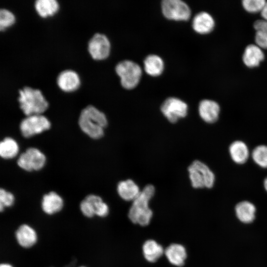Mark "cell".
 Returning <instances> with one entry per match:
<instances>
[{
    "instance_id": "1",
    "label": "cell",
    "mask_w": 267,
    "mask_h": 267,
    "mask_svg": "<svg viewBox=\"0 0 267 267\" xmlns=\"http://www.w3.org/2000/svg\"><path fill=\"white\" fill-rule=\"evenodd\" d=\"M78 124L81 130L90 138L98 139L104 135L108 121L104 113L89 105L81 111Z\"/></svg>"
},
{
    "instance_id": "2",
    "label": "cell",
    "mask_w": 267,
    "mask_h": 267,
    "mask_svg": "<svg viewBox=\"0 0 267 267\" xmlns=\"http://www.w3.org/2000/svg\"><path fill=\"white\" fill-rule=\"evenodd\" d=\"M155 191L153 185L147 184L133 201L128 213V217L132 222L141 226L149 224L153 216L149 202L154 196Z\"/></svg>"
},
{
    "instance_id": "3",
    "label": "cell",
    "mask_w": 267,
    "mask_h": 267,
    "mask_svg": "<svg viewBox=\"0 0 267 267\" xmlns=\"http://www.w3.org/2000/svg\"><path fill=\"white\" fill-rule=\"evenodd\" d=\"M17 100L20 109L26 116L43 114L48 107V103L41 91L29 86L18 90Z\"/></svg>"
},
{
    "instance_id": "4",
    "label": "cell",
    "mask_w": 267,
    "mask_h": 267,
    "mask_svg": "<svg viewBox=\"0 0 267 267\" xmlns=\"http://www.w3.org/2000/svg\"><path fill=\"white\" fill-rule=\"evenodd\" d=\"M188 172L191 185L195 188H212L215 176L209 167L203 162L194 161L188 167Z\"/></svg>"
},
{
    "instance_id": "5",
    "label": "cell",
    "mask_w": 267,
    "mask_h": 267,
    "mask_svg": "<svg viewBox=\"0 0 267 267\" xmlns=\"http://www.w3.org/2000/svg\"><path fill=\"white\" fill-rule=\"evenodd\" d=\"M115 71L120 78L121 85L127 89L135 88L142 75L140 67L137 63L128 60L118 63L116 66Z\"/></svg>"
},
{
    "instance_id": "6",
    "label": "cell",
    "mask_w": 267,
    "mask_h": 267,
    "mask_svg": "<svg viewBox=\"0 0 267 267\" xmlns=\"http://www.w3.org/2000/svg\"><path fill=\"white\" fill-rule=\"evenodd\" d=\"M51 123L43 114H36L26 116L20 122V131L22 136L30 138L49 130Z\"/></svg>"
},
{
    "instance_id": "7",
    "label": "cell",
    "mask_w": 267,
    "mask_h": 267,
    "mask_svg": "<svg viewBox=\"0 0 267 267\" xmlns=\"http://www.w3.org/2000/svg\"><path fill=\"white\" fill-rule=\"evenodd\" d=\"M46 161L45 155L36 147H29L19 156L17 165L27 172L37 171L42 169Z\"/></svg>"
},
{
    "instance_id": "8",
    "label": "cell",
    "mask_w": 267,
    "mask_h": 267,
    "mask_svg": "<svg viewBox=\"0 0 267 267\" xmlns=\"http://www.w3.org/2000/svg\"><path fill=\"white\" fill-rule=\"evenodd\" d=\"M161 7L164 16L170 20L187 21L191 16L189 7L180 0H164Z\"/></svg>"
},
{
    "instance_id": "9",
    "label": "cell",
    "mask_w": 267,
    "mask_h": 267,
    "mask_svg": "<svg viewBox=\"0 0 267 267\" xmlns=\"http://www.w3.org/2000/svg\"><path fill=\"white\" fill-rule=\"evenodd\" d=\"M160 109L164 116L170 123H176L187 115L188 106L181 99L171 97L162 103Z\"/></svg>"
},
{
    "instance_id": "10",
    "label": "cell",
    "mask_w": 267,
    "mask_h": 267,
    "mask_svg": "<svg viewBox=\"0 0 267 267\" xmlns=\"http://www.w3.org/2000/svg\"><path fill=\"white\" fill-rule=\"evenodd\" d=\"M87 49L92 58L97 60H103L110 54V42L105 35L96 33L89 40Z\"/></svg>"
},
{
    "instance_id": "11",
    "label": "cell",
    "mask_w": 267,
    "mask_h": 267,
    "mask_svg": "<svg viewBox=\"0 0 267 267\" xmlns=\"http://www.w3.org/2000/svg\"><path fill=\"white\" fill-rule=\"evenodd\" d=\"M56 81L58 88L67 92L76 90L81 84L79 74L72 69H65L61 71L57 75Z\"/></svg>"
},
{
    "instance_id": "12",
    "label": "cell",
    "mask_w": 267,
    "mask_h": 267,
    "mask_svg": "<svg viewBox=\"0 0 267 267\" xmlns=\"http://www.w3.org/2000/svg\"><path fill=\"white\" fill-rule=\"evenodd\" d=\"M220 106L216 101L203 99L198 105V113L201 118L206 123H214L219 119Z\"/></svg>"
},
{
    "instance_id": "13",
    "label": "cell",
    "mask_w": 267,
    "mask_h": 267,
    "mask_svg": "<svg viewBox=\"0 0 267 267\" xmlns=\"http://www.w3.org/2000/svg\"><path fill=\"white\" fill-rule=\"evenodd\" d=\"M192 26L196 33L206 35L213 31L215 22L210 14L205 11H201L195 15L193 18Z\"/></svg>"
},
{
    "instance_id": "14",
    "label": "cell",
    "mask_w": 267,
    "mask_h": 267,
    "mask_svg": "<svg viewBox=\"0 0 267 267\" xmlns=\"http://www.w3.org/2000/svg\"><path fill=\"white\" fill-rule=\"evenodd\" d=\"M265 59V54L262 49L255 44H250L245 48L242 55V61L248 68L258 67Z\"/></svg>"
},
{
    "instance_id": "15",
    "label": "cell",
    "mask_w": 267,
    "mask_h": 267,
    "mask_svg": "<svg viewBox=\"0 0 267 267\" xmlns=\"http://www.w3.org/2000/svg\"><path fill=\"white\" fill-rule=\"evenodd\" d=\"M63 206L62 198L56 192L50 191L42 198V209L47 215H51L60 212Z\"/></svg>"
},
{
    "instance_id": "16",
    "label": "cell",
    "mask_w": 267,
    "mask_h": 267,
    "mask_svg": "<svg viewBox=\"0 0 267 267\" xmlns=\"http://www.w3.org/2000/svg\"><path fill=\"white\" fill-rule=\"evenodd\" d=\"M15 237L20 246L29 248L37 241V234L35 229L27 224L20 225L15 232Z\"/></svg>"
},
{
    "instance_id": "17",
    "label": "cell",
    "mask_w": 267,
    "mask_h": 267,
    "mask_svg": "<svg viewBox=\"0 0 267 267\" xmlns=\"http://www.w3.org/2000/svg\"><path fill=\"white\" fill-rule=\"evenodd\" d=\"M164 254L168 261L177 267L183 266L187 258V253L184 247L177 243H173L168 246L165 249Z\"/></svg>"
},
{
    "instance_id": "18",
    "label": "cell",
    "mask_w": 267,
    "mask_h": 267,
    "mask_svg": "<svg viewBox=\"0 0 267 267\" xmlns=\"http://www.w3.org/2000/svg\"><path fill=\"white\" fill-rule=\"evenodd\" d=\"M119 196L126 201H134L141 191L135 182L131 179L120 181L117 186Z\"/></svg>"
},
{
    "instance_id": "19",
    "label": "cell",
    "mask_w": 267,
    "mask_h": 267,
    "mask_svg": "<svg viewBox=\"0 0 267 267\" xmlns=\"http://www.w3.org/2000/svg\"><path fill=\"white\" fill-rule=\"evenodd\" d=\"M256 207L248 201H242L238 203L235 207V214L238 219L244 223H250L255 218Z\"/></svg>"
},
{
    "instance_id": "20",
    "label": "cell",
    "mask_w": 267,
    "mask_h": 267,
    "mask_svg": "<svg viewBox=\"0 0 267 267\" xmlns=\"http://www.w3.org/2000/svg\"><path fill=\"white\" fill-rule=\"evenodd\" d=\"M229 152L231 159L235 163H245L249 156V150L246 144L241 140H236L231 143Z\"/></svg>"
},
{
    "instance_id": "21",
    "label": "cell",
    "mask_w": 267,
    "mask_h": 267,
    "mask_svg": "<svg viewBox=\"0 0 267 267\" xmlns=\"http://www.w3.org/2000/svg\"><path fill=\"white\" fill-rule=\"evenodd\" d=\"M165 250L156 241L146 240L142 246L144 258L150 263H155L164 254Z\"/></svg>"
},
{
    "instance_id": "22",
    "label": "cell",
    "mask_w": 267,
    "mask_h": 267,
    "mask_svg": "<svg viewBox=\"0 0 267 267\" xmlns=\"http://www.w3.org/2000/svg\"><path fill=\"white\" fill-rule=\"evenodd\" d=\"M34 6L38 14L43 18L54 15L59 8V4L56 0H36Z\"/></svg>"
},
{
    "instance_id": "23",
    "label": "cell",
    "mask_w": 267,
    "mask_h": 267,
    "mask_svg": "<svg viewBox=\"0 0 267 267\" xmlns=\"http://www.w3.org/2000/svg\"><path fill=\"white\" fill-rule=\"evenodd\" d=\"M164 68L162 59L157 55H149L144 60V70L150 76L156 77L160 75L163 71Z\"/></svg>"
},
{
    "instance_id": "24",
    "label": "cell",
    "mask_w": 267,
    "mask_h": 267,
    "mask_svg": "<svg viewBox=\"0 0 267 267\" xmlns=\"http://www.w3.org/2000/svg\"><path fill=\"white\" fill-rule=\"evenodd\" d=\"M19 151L18 144L13 138L7 136L0 141V156L3 159H12L18 155Z\"/></svg>"
},
{
    "instance_id": "25",
    "label": "cell",
    "mask_w": 267,
    "mask_h": 267,
    "mask_svg": "<svg viewBox=\"0 0 267 267\" xmlns=\"http://www.w3.org/2000/svg\"><path fill=\"white\" fill-rule=\"evenodd\" d=\"M256 31L255 42L262 49H267V21L258 19L253 24Z\"/></svg>"
},
{
    "instance_id": "26",
    "label": "cell",
    "mask_w": 267,
    "mask_h": 267,
    "mask_svg": "<svg viewBox=\"0 0 267 267\" xmlns=\"http://www.w3.org/2000/svg\"><path fill=\"white\" fill-rule=\"evenodd\" d=\"M92 206L95 215L103 218L106 217L109 211L107 204L99 196L95 194H89L85 198Z\"/></svg>"
},
{
    "instance_id": "27",
    "label": "cell",
    "mask_w": 267,
    "mask_h": 267,
    "mask_svg": "<svg viewBox=\"0 0 267 267\" xmlns=\"http://www.w3.org/2000/svg\"><path fill=\"white\" fill-rule=\"evenodd\" d=\"M254 162L263 168H267V146L260 145L256 146L251 153Z\"/></svg>"
},
{
    "instance_id": "28",
    "label": "cell",
    "mask_w": 267,
    "mask_h": 267,
    "mask_svg": "<svg viewBox=\"0 0 267 267\" xmlns=\"http://www.w3.org/2000/svg\"><path fill=\"white\" fill-rule=\"evenodd\" d=\"M264 0H244L242 5L247 12L250 13L261 12L266 3Z\"/></svg>"
},
{
    "instance_id": "29",
    "label": "cell",
    "mask_w": 267,
    "mask_h": 267,
    "mask_svg": "<svg viewBox=\"0 0 267 267\" xmlns=\"http://www.w3.org/2000/svg\"><path fill=\"white\" fill-rule=\"evenodd\" d=\"M15 22L14 14L6 8L0 9V30L2 31L12 26Z\"/></svg>"
},
{
    "instance_id": "30",
    "label": "cell",
    "mask_w": 267,
    "mask_h": 267,
    "mask_svg": "<svg viewBox=\"0 0 267 267\" xmlns=\"http://www.w3.org/2000/svg\"><path fill=\"white\" fill-rule=\"evenodd\" d=\"M15 201L14 195L3 188L0 189V211L2 212L5 207L12 206Z\"/></svg>"
},
{
    "instance_id": "31",
    "label": "cell",
    "mask_w": 267,
    "mask_h": 267,
    "mask_svg": "<svg viewBox=\"0 0 267 267\" xmlns=\"http://www.w3.org/2000/svg\"><path fill=\"white\" fill-rule=\"evenodd\" d=\"M80 208L82 214L86 217L92 218L95 215L92 205L86 199L81 202Z\"/></svg>"
},
{
    "instance_id": "32",
    "label": "cell",
    "mask_w": 267,
    "mask_h": 267,
    "mask_svg": "<svg viewBox=\"0 0 267 267\" xmlns=\"http://www.w3.org/2000/svg\"><path fill=\"white\" fill-rule=\"evenodd\" d=\"M260 13L263 19L267 21V1Z\"/></svg>"
},
{
    "instance_id": "33",
    "label": "cell",
    "mask_w": 267,
    "mask_h": 267,
    "mask_svg": "<svg viewBox=\"0 0 267 267\" xmlns=\"http://www.w3.org/2000/svg\"><path fill=\"white\" fill-rule=\"evenodd\" d=\"M0 267H13V266L9 264L3 263L0 264Z\"/></svg>"
},
{
    "instance_id": "34",
    "label": "cell",
    "mask_w": 267,
    "mask_h": 267,
    "mask_svg": "<svg viewBox=\"0 0 267 267\" xmlns=\"http://www.w3.org/2000/svg\"><path fill=\"white\" fill-rule=\"evenodd\" d=\"M264 186L265 190L267 191V177L265 179L264 181Z\"/></svg>"
},
{
    "instance_id": "35",
    "label": "cell",
    "mask_w": 267,
    "mask_h": 267,
    "mask_svg": "<svg viewBox=\"0 0 267 267\" xmlns=\"http://www.w3.org/2000/svg\"><path fill=\"white\" fill-rule=\"evenodd\" d=\"M85 267V266H80V267Z\"/></svg>"
}]
</instances>
